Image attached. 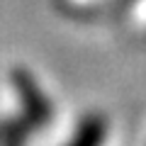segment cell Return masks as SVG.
Listing matches in <instances>:
<instances>
[{
  "label": "cell",
  "instance_id": "obj_1",
  "mask_svg": "<svg viewBox=\"0 0 146 146\" xmlns=\"http://www.w3.org/2000/svg\"><path fill=\"white\" fill-rule=\"evenodd\" d=\"M12 80H15V88H17V93H20V98H22V105H25L29 119L44 122L51 115V105L46 102V98H44V93L39 90L36 80L32 78L27 71H22V68L12 71Z\"/></svg>",
  "mask_w": 146,
  "mask_h": 146
},
{
  "label": "cell",
  "instance_id": "obj_2",
  "mask_svg": "<svg viewBox=\"0 0 146 146\" xmlns=\"http://www.w3.org/2000/svg\"><path fill=\"white\" fill-rule=\"evenodd\" d=\"M102 139H105V119L98 115H90L80 122L71 146H102Z\"/></svg>",
  "mask_w": 146,
  "mask_h": 146
}]
</instances>
